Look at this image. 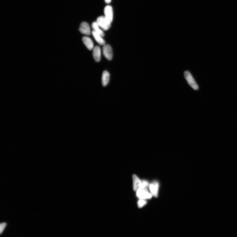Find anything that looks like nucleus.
Instances as JSON below:
<instances>
[{
	"mask_svg": "<svg viewBox=\"0 0 237 237\" xmlns=\"http://www.w3.org/2000/svg\"><path fill=\"white\" fill-rule=\"evenodd\" d=\"M96 22L98 26L105 31H107L111 26V23L105 16H101L98 17Z\"/></svg>",
	"mask_w": 237,
	"mask_h": 237,
	"instance_id": "nucleus-1",
	"label": "nucleus"
},
{
	"mask_svg": "<svg viewBox=\"0 0 237 237\" xmlns=\"http://www.w3.org/2000/svg\"><path fill=\"white\" fill-rule=\"evenodd\" d=\"M184 76L189 85L192 88L195 90H198L199 86L190 72L187 71H185L184 72Z\"/></svg>",
	"mask_w": 237,
	"mask_h": 237,
	"instance_id": "nucleus-2",
	"label": "nucleus"
},
{
	"mask_svg": "<svg viewBox=\"0 0 237 237\" xmlns=\"http://www.w3.org/2000/svg\"><path fill=\"white\" fill-rule=\"evenodd\" d=\"M137 191V196L141 199H150L152 197V195L149 193L147 187L138 189Z\"/></svg>",
	"mask_w": 237,
	"mask_h": 237,
	"instance_id": "nucleus-3",
	"label": "nucleus"
},
{
	"mask_svg": "<svg viewBox=\"0 0 237 237\" xmlns=\"http://www.w3.org/2000/svg\"><path fill=\"white\" fill-rule=\"evenodd\" d=\"M103 50L104 56L109 61L112 60L113 55L112 47L109 44H104L103 47Z\"/></svg>",
	"mask_w": 237,
	"mask_h": 237,
	"instance_id": "nucleus-4",
	"label": "nucleus"
},
{
	"mask_svg": "<svg viewBox=\"0 0 237 237\" xmlns=\"http://www.w3.org/2000/svg\"><path fill=\"white\" fill-rule=\"evenodd\" d=\"M79 31L82 34L86 35H90L91 34L90 28L88 24L83 22L80 24Z\"/></svg>",
	"mask_w": 237,
	"mask_h": 237,
	"instance_id": "nucleus-5",
	"label": "nucleus"
},
{
	"mask_svg": "<svg viewBox=\"0 0 237 237\" xmlns=\"http://www.w3.org/2000/svg\"><path fill=\"white\" fill-rule=\"evenodd\" d=\"M105 17L112 23L113 19V11L112 8L110 5H107L104 9Z\"/></svg>",
	"mask_w": 237,
	"mask_h": 237,
	"instance_id": "nucleus-6",
	"label": "nucleus"
},
{
	"mask_svg": "<svg viewBox=\"0 0 237 237\" xmlns=\"http://www.w3.org/2000/svg\"><path fill=\"white\" fill-rule=\"evenodd\" d=\"M149 187L152 195L155 197H158L159 187V184L158 182L156 181L153 182L149 185Z\"/></svg>",
	"mask_w": 237,
	"mask_h": 237,
	"instance_id": "nucleus-7",
	"label": "nucleus"
},
{
	"mask_svg": "<svg viewBox=\"0 0 237 237\" xmlns=\"http://www.w3.org/2000/svg\"><path fill=\"white\" fill-rule=\"evenodd\" d=\"M93 56L96 62L100 61L101 59V50L99 47L96 46L93 49Z\"/></svg>",
	"mask_w": 237,
	"mask_h": 237,
	"instance_id": "nucleus-8",
	"label": "nucleus"
},
{
	"mask_svg": "<svg viewBox=\"0 0 237 237\" xmlns=\"http://www.w3.org/2000/svg\"><path fill=\"white\" fill-rule=\"evenodd\" d=\"M82 40L84 44L89 50H91L93 49V43L90 38L84 36L82 38Z\"/></svg>",
	"mask_w": 237,
	"mask_h": 237,
	"instance_id": "nucleus-9",
	"label": "nucleus"
},
{
	"mask_svg": "<svg viewBox=\"0 0 237 237\" xmlns=\"http://www.w3.org/2000/svg\"><path fill=\"white\" fill-rule=\"evenodd\" d=\"M110 79V74L109 72L106 71H104L102 76V83L103 85L106 86L109 83Z\"/></svg>",
	"mask_w": 237,
	"mask_h": 237,
	"instance_id": "nucleus-10",
	"label": "nucleus"
},
{
	"mask_svg": "<svg viewBox=\"0 0 237 237\" xmlns=\"http://www.w3.org/2000/svg\"><path fill=\"white\" fill-rule=\"evenodd\" d=\"M93 36L97 42L101 45H104L105 44V41L103 38L101 36L98 34H97L94 31H93L92 32Z\"/></svg>",
	"mask_w": 237,
	"mask_h": 237,
	"instance_id": "nucleus-11",
	"label": "nucleus"
},
{
	"mask_svg": "<svg viewBox=\"0 0 237 237\" xmlns=\"http://www.w3.org/2000/svg\"><path fill=\"white\" fill-rule=\"evenodd\" d=\"M92 28L93 29V31L97 34L100 35L102 37L104 36V34L103 31L99 28V26L97 24L96 22H94L92 23Z\"/></svg>",
	"mask_w": 237,
	"mask_h": 237,
	"instance_id": "nucleus-12",
	"label": "nucleus"
},
{
	"mask_svg": "<svg viewBox=\"0 0 237 237\" xmlns=\"http://www.w3.org/2000/svg\"><path fill=\"white\" fill-rule=\"evenodd\" d=\"M133 190L134 191H137L139 188L141 182L139 178L136 175H133Z\"/></svg>",
	"mask_w": 237,
	"mask_h": 237,
	"instance_id": "nucleus-13",
	"label": "nucleus"
},
{
	"mask_svg": "<svg viewBox=\"0 0 237 237\" xmlns=\"http://www.w3.org/2000/svg\"><path fill=\"white\" fill-rule=\"evenodd\" d=\"M149 183L148 181L143 180L141 182L139 187L138 189H142L148 187Z\"/></svg>",
	"mask_w": 237,
	"mask_h": 237,
	"instance_id": "nucleus-14",
	"label": "nucleus"
},
{
	"mask_svg": "<svg viewBox=\"0 0 237 237\" xmlns=\"http://www.w3.org/2000/svg\"><path fill=\"white\" fill-rule=\"evenodd\" d=\"M146 203L147 202L146 201L144 200L143 199H141L139 200V201L138 202V206L139 208H141L144 206L145 205Z\"/></svg>",
	"mask_w": 237,
	"mask_h": 237,
	"instance_id": "nucleus-15",
	"label": "nucleus"
},
{
	"mask_svg": "<svg viewBox=\"0 0 237 237\" xmlns=\"http://www.w3.org/2000/svg\"><path fill=\"white\" fill-rule=\"evenodd\" d=\"M6 225H7V223H2L1 224V225H0V232H1V234L2 233L3 230H4L5 229Z\"/></svg>",
	"mask_w": 237,
	"mask_h": 237,
	"instance_id": "nucleus-16",
	"label": "nucleus"
},
{
	"mask_svg": "<svg viewBox=\"0 0 237 237\" xmlns=\"http://www.w3.org/2000/svg\"><path fill=\"white\" fill-rule=\"evenodd\" d=\"M105 1L106 3V4H109L112 1V0H104Z\"/></svg>",
	"mask_w": 237,
	"mask_h": 237,
	"instance_id": "nucleus-17",
	"label": "nucleus"
}]
</instances>
